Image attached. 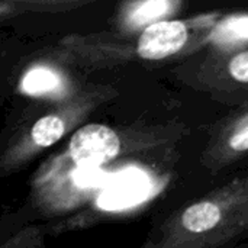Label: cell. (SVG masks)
<instances>
[{
	"mask_svg": "<svg viewBox=\"0 0 248 248\" xmlns=\"http://www.w3.org/2000/svg\"><path fill=\"white\" fill-rule=\"evenodd\" d=\"M65 132V125L57 115H48L35 122L32 128V140L38 147L46 148L55 144Z\"/></svg>",
	"mask_w": 248,
	"mask_h": 248,
	"instance_id": "52a82bcc",
	"label": "cell"
},
{
	"mask_svg": "<svg viewBox=\"0 0 248 248\" xmlns=\"http://www.w3.org/2000/svg\"><path fill=\"white\" fill-rule=\"evenodd\" d=\"M148 192V182L142 173L137 170H128L121 173L113 183L100 195L99 206L108 211L124 209L142 201Z\"/></svg>",
	"mask_w": 248,
	"mask_h": 248,
	"instance_id": "3957f363",
	"label": "cell"
},
{
	"mask_svg": "<svg viewBox=\"0 0 248 248\" xmlns=\"http://www.w3.org/2000/svg\"><path fill=\"white\" fill-rule=\"evenodd\" d=\"M108 176L100 169H80L74 171V182L81 187H92L105 185Z\"/></svg>",
	"mask_w": 248,
	"mask_h": 248,
	"instance_id": "9c48e42d",
	"label": "cell"
},
{
	"mask_svg": "<svg viewBox=\"0 0 248 248\" xmlns=\"http://www.w3.org/2000/svg\"><path fill=\"white\" fill-rule=\"evenodd\" d=\"M230 145L234 151H247L248 150V121L243 124L230 138Z\"/></svg>",
	"mask_w": 248,
	"mask_h": 248,
	"instance_id": "8fae6325",
	"label": "cell"
},
{
	"mask_svg": "<svg viewBox=\"0 0 248 248\" xmlns=\"http://www.w3.org/2000/svg\"><path fill=\"white\" fill-rule=\"evenodd\" d=\"M187 41V28L179 20L148 25L138 41V54L145 60H163L179 52Z\"/></svg>",
	"mask_w": 248,
	"mask_h": 248,
	"instance_id": "7a4b0ae2",
	"label": "cell"
},
{
	"mask_svg": "<svg viewBox=\"0 0 248 248\" xmlns=\"http://www.w3.org/2000/svg\"><path fill=\"white\" fill-rule=\"evenodd\" d=\"M62 80L60 74L48 67H35L22 78V90L29 96L52 94L61 90Z\"/></svg>",
	"mask_w": 248,
	"mask_h": 248,
	"instance_id": "5b68a950",
	"label": "cell"
},
{
	"mask_svg": "<svg viewBox=\"0 0 248 248\" xmlns=\"http://www.w3.org/2000/svg\"><path fill=\"white\" fill-rule=\"evenodd\" d=\"M221 222V208L214 202H199L187 208L182 217L183 227L190 232H206Z\"/></svg>",
	"mask_w": 248,
	"mask_h": 248,
	"instance_id": "277c9868",
	"label": "cell"
},
{
	"mask_svg": "<svg viewBox=\"0 0 248 248\" xmlns=\"http://www.w3.org/2000/svg\"><path fill=\"white\" fill-rule=\"evenodd\" d=\"M174 4L166 0H151V1H144L137 6L135 10H132L131 15V22L135 25H144L148 22H153L164 15L169 13V10ZM154 23V22H153Z\"/></svg>",
	"mask_w": 248,
	"mask_h": 248,
	"instance_id": "ba28073f",
	"label": "cell"
},
{
	"mask_svg": "<svg viewBox=\"0 0 248 248\" xmlns=\"http://www.w3.org/2000/svg\"><path fill=\"white\" fill-rule=\"evenodd\" d=\"M230 74L237 80L248 83V51L235 55L230 62Z\"/></svg>",
	"mask_w": 248,
	"mask_h": 248,
	"instance_id": "30bf717a",
	"label": "cell"
},
{
	"mask_svg": "<svg viewBox=\"0 0 248 248\" xmlns=\"http://www.w3.org/2000/svg\"><path fill=\"white\" fill-rule=\"evenodd\" d=\"M214 39L221 44H240L248 41V15L230 16L214 31Z\"/></svg>",
	"mask_w": 248,
	"mask_h": 248,
	"instance_id": "8992f818",
	"label": "cell"
},
{
	"mask_svg": "<svg viewBox=\"0 0 248 248\" xmlns=\"http://www.w3.org/2000/svg\"><path fill=\"white\" fill-rule=\"evenodd\" d=\"M119 148L118 135L100 124L80 128L70 141V155L80 169H100L119 153Z\"/></svg>",
	"mask_w": 248,
	"mask_h": 248,
	"instance_id": "6da1fadb",
	"label": "cell"
}]
</instances>
